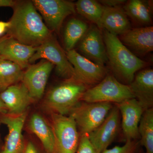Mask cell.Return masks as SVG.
I'll return each mask as SVG.
<instances>
[{"label":"cell","instance_id":"6da1fadb","mask_svg":"<svg viewBox=\"0 0 153 153\" xmlns=\"http://www.w3.org/2000/svg\"><path fill=\"white\" fill-rule=\"evenodd\" d=\"M7 35L20 43L38 47L52 35L32 1L16 2Z\"/></svg>","mask_w":153,"mask_h":153},{"label":"cell","instance_id":"7a4b0ae2","mask_svg":"<svg viewBox=\"0 0 153 153\" xmlns=\"http://www.w3.org/2000/svg\"><path fill=\"white\" fill-rule=\"evenodd\" d=\"M103 38L108 60L114 73L125 84L128 85L135 73L147 63L132 53L116 35L105 30Z\"/></svg>","mask_w":153,"mask_h":153},{"label":"cell","instance_id":"3957f363","mask_svg":"<svg viewBox=\"0 0 153 153\" xmlns=\"http://www.w3.org/2000/svg\"><path fill=\"white\" fill-rule=\"evenodd\" d=\"M88 88L73 79H66L49 90L44 99V105L52 113L68 116L81 101Z\"/></svg>","mask_w":153,"mask_h":153},{"label":"cell","instance_id":"277c9868","mask_svg":"<svg viewBox=\"0 0 153 153\" xmlns=\"http://www.w3.org/2000/svg\"><path fill=\"white\" fill-rule=\"evenodd\" d=\"M132 98L134 97L129 85L121 83L109 74L98 84L87 89L81 101L117 104Z\"/></svg>","mask_w":153,"mask_h":153},{"label":"cell","instance_id":"5b68a950","mask_svg":"<svg viewBox=\"0 0 153 153\" xmlns=\"http://www.w3.org/2000/svg\"><path fill=\"white\" fill-rule=\"evenodd\" d=\"M113 106L110 102L81 101L68 116L74 120L79 136L88 135L104 121Z\"/></svg>","mask_w":153,"mask_h":153},{"label":"cell","instance_id":"8992f818","mask_svg":"<svg viewBox=\"0 0 153 153\" xmlns=\"http://www.w3.org/2000/svg\"><path fill=\"white\" fill-rule=\"evenodd\" d=\"M41 59L47 60L53 64L56 74L59 77L65 80L73 77L74 68L68 61L66 52L53 35L36 47L30 63L31 64Z\"/></svg>","mask_w":153,"mask_h":153},{"label":"cell","instance_id":"52a82bcc","mask_svg":"<svg viewBox=\"0 0 153 153\" xmlns=\"http://www.w3.org/2000/svg\"><path fill=\"white\" fill-rule=\"evenodd\" d=\"M51 120L55 136V153H76L80 136L73 118L52 113Z\"/></svg>","mask_w":153,"mask_h":153},{"label":"cell","instance_id":"ba28073f","mask_svg":"<svg viewBox=\"0 0 153 153\" xmlns=\"http://www.w3.org/2000/svg\"><path fill=\"white\" fill-rule=\"evenodd\" d=\"M68 61L73 66L74 74L71 79L88 88L96 85L107 75L104 66L97 64L82 56L74 49L66 52Z\"/></svg>","mask_w":153,"mask_h":153},{"label":"cell","instance_id":"9c48e42d","mask_svg":"<svg viewBox=\"0 0 153 153\" xmlns=\"http://www.w3.org/2000/svg\"><path fill=\"white\" fill-rule=\"evenodd\" d=\"M45 25L51 32L58 33L66 17L76 13L75 4L64 0H33Z\"/></svg>","mask_w":153,"mask_h":153},{"label":"cell","instance_id":"30bf717a","mask_svg":"<svg viewBox=\"0 0 153 153\" xmlns=\"http://www.w3.org/2000/svg\"><path fill=\"white\" fill-rule=\"evenodd\" d=\"M120 127V113L115 105L101 124L87 135L97 153H101L108 149L117 136Z\"/></svg>","mask_w":153,"mask_h":153},{"label":"cell","instance_id":"8fae6325","mask_svg":"<svg viewBox=\"0 0 153 153\" xmlns=\"http://www.w3.org/2000/svg\"><path fill=\"white\" fill-rule=\"evenodd\" d=\"M54 66L44 59L30 64L24 72L22 82L30 93L33 101H38L44 95L47 81Z\"/></svg>","mask_w":153,"mask_h":153},{"label":"cell","instance_id":"7c38bea8","mask_svg":"<svg viewBox=\"0 0 153 153\" xmlns=\"http://www.w3.org/2000/svg\"><path fill=\"white\" fill-rule=\"evenodd\" d=\"M115 105L120 113L121 126L125 142L127 140H139V125L144 109L135 98L126 100Z\"/></svg>","mask_w":153,"mask_h":153},{"label":"cell","instance_id":"4fadbf2b","mask_svg":"<svg viewBox=\"0 0 153 153\" xmlns=\"http://www.w3.org/2000/svg\"><path fill=\"white\" fill-rule=\"evenodd\" d=\"M27 116L26 112L18 115L0 114V124L7 126L9 131L1 153H21L23 151L25 146L22 130Z\"/></svg>","mask_w":153,"mask_h":153},{"label":"cell","instance_id":"5bb4252c","mask_svg":"<svg viewBox=\"0 0 153 153\" xmlns=\"http://www.w3.org/2000/svg\"><path fill=\"white\" fill-rule=\"evenodd\" d=\"M82 55L97 64L104 66L108 60L105 45L100 30L92 25L88 28L79 45Z\"/></svg>","mask_w":153,"mask_h":153},{"label":"cell","instance_id":"9a60e30c","mask_svg":"<svg viewBox=\"0 0 153 153\" xmlns=\"http://www.w3.org/2000/svg\"><path fill=\"white\" fill-rule=\"evenodd\" d=\"M36 47L25 45L8 36L0 44V57L19 65L23 70L30 66Z\"/></svg>","mask_w":153,"mask_h":153},{"label":"cell","instance_id":"2e32d148","mask_svg":"<svg viewBox=\"0 0 153 153\" xmlns=\"http://www.w3.org/2000/svg\"><path fill=\"white\" fill-rule=\"evenodd\" d=\"M0 99L6 105L9 114L26 112L33 101L28 89L22 82L11 85L0 93Z\"/></svg>","mask_w":153,"mask_h":153},{"label":"cell","instance_id":"e0dca14e","mask_svg":"<svg viewBox=\"0 0 153 153\" xmlns=\"http://www.w3.org/2000/svg\"><path fill=\"white\" fill-rule=\"evenodd\" d=\"M134 98L144 110L153 106V71L144 69L135 75L133 80L129 84Z\"/></svg>","mask_w":153,"mask_h":153},{"label":"cell","instance_id":"ac0fdd59","mask_svg":"<svg viewBox=\"0 0 153 153\" xmlns=\"http://www.w3.org/2000/svg\"><path fill=\"white\" fill-rule=\"evenodd\" d=\"M121 36L123 44L140 55H145L153 51V26L130 29Z\"/></svg>","mask_w":153,"mask_h":153},{"label":"cell","instance_id":"d6986e66","mask_svg":"<svg viewBox=\"0 0 153 153\" xmlns=\"http://www.w3.org/2000/svg\"><path fill=\"white\" fill-rule=\"evenodd\" d=\"M101 25L102 28L116 36L123 35L131 29L130 23L127 16L124 10L120 7H104Z\"/></svg>","mask_w":153,"mask_h":153},{"label":"cell","instance_id":"ffe728a7","mask_svg":"<svg viewBox=\"0 0 153 153\" xmlns=\"http://www.w3.org/2000/svg\"><path fill=\"white\" fill-rule=\"evenodd\" d=\"M28 127L41 141L47 153H55V139L53 130L41 115L33 114L29 120Z\"/></svg>","mask_w":153,"mask_h":153},{"label":"cell","instance_id":"44dd1931","mask_svg":"<svg viewBox=\"0 0 153 153\" xmlns=\"http://www.w3.org/2000/svg\"><path fill=\"white\" fill-rule=\"evenodd\" d=\"M24 72L19 65L0 57V93L22 82Z\"/></svg>","mask_w":153,"mask_h":153},{"label":"cell","instance_id":"7402d4cb","mask_svg":"<svg viewBox=\"0 0 153 153\" xmlns=\"http://www.w3.org/2000/svg\"><path fill=\"white\" fill-rule=\"evenodd\" d=\"M88 28V25L79 19L73 18L68 21L63 35L64 47L66 52L74 49L76 44L83 38Z\"/></svg>","mask_w":153,"mask_h":153},{"label":"cell","instance_id":"603a6c76","mask_svg":"<svg viewBox=\"0 0 153 153\" xmlns=\"http://www.w3.org/2000/svg\"><path fill=\"white\" fill-rule=\"evenodd\" d=\"M140 144L146 153H153V108L143 113L138 127Z\"/></svg>","mask_w":153,"mask_h":153},{"label":"cell","instance_id":"cb8c5ba5","mask_svg":"<svg viewBox=\"0 0 153 153\" xmlns=\"http://www.w3.org/2000/svg\"><path fill=\"white\" fill-rule=\"evenodd\" d=\"M76 11L82 16L102 29L101 19L104 7L94 0H79L75 4Z\"/></svg>","mask_w":153,"mask_h":153},{"label":"cell","instance_id":"d4e9b609","mask_svg":"<svg viewBox=\"0 0 153 153\" xmlns=\"http://www.w3.org/2000/svg\"><path fill=\"white\" fill-rule=\"evenodd\" d=\"M126 14L134 22L142 25H149L151 22L149 7L146 2L141 0H131L124 6Z\"/></svg>","mask_w":153,"mask_h":153},{"label":"cell","instance_id":"484cf974","mask_svg":"<svg viewBox=\"0 0 153 153\" xmlns=\"http://www.w3.org/2000/svg\"><path fill=\"white\" fill-rule=\"evenodd\" d=\"M140 148L139 140H127L123 146L107 149L101 153H137Z\"/></svg>","mask_w":153,"mask_h":153},{"label":"cell","instance_id":"4316f807","mask_svg":"<svg viewBox=\"0 0 153 153\" xmlns=\"http://www.w3.org/2000/svg\"><path fill=\"white\" fill-rule=\"evenodd\" d=\"M79 136L76 153H97L89 141L87 135Z\"/></svg>","mask_w":153,"mask_h":153},{"label":"cell","instance_id":"83f0119b","mask_svg":"<svg viewBox=\"0 0 153 153\" xmlns=\"http://www.w3.org/2000/svg\"><path fill=\"white\" fill-rule=\"evenodd\" d=\"M99 1L104 7H120L121 5L125 2L126 1L123 0H103Z\"/></svg>","mask_w":153,"mask_h":153},{"label":"cell","instance_id":"f1b7e54d","mask_svg":"<svg viewBox=\"0 0 153 153\" xmlns=\"http://www.w3.org/2000/svg\"><path fill=\"white\" fill-rule=\"evenodd\" d=\"M10 23L9 22L0 21V38L2 37L3 35L7 32L10 27Z\"/></svg>","mask_w":153,"mask_h":153},{"label":"cell","instance_id":"f546056e","mask_svg":"<svg viewBox=\"0 0 153 153\" xmlns=\"http://www.w3.org/2000/svg\"><path fill=\"white\" fill-rule=\"evenodd\" d=\"M25 153H38V152L34 144L32 142H29L25 148Z\"/></svg>","mask_w":153,"mask_h":153},{"label":"cell","instance_id":"4dcf8cb0","mask_svg":"<svg viewBox=\"0 0 153 153\" xmlns=\"http://www.w3.org/2000/svg\"><path fill=\"white\" fill-rule=\"evenodd\" d=\"M16 2L12 0H0V7H13Z\"/></svg>","mask_w":153,"mask_h":153},{"label":"cell","instance_id":"1f68e13d","mask_svg":"<svg viewBox=\"0 0 153 153\" xmlns=\"http://www.w3.org/2000/svg\"><path fill=\"white\" fill-rule=\"evenodd\" d=\"M8 113V111L6 105L0 99V114Z\"/></svg>","mask_w":153,"mask_h":153},{"label":"cell","instance_id":"d6a6232c","mask_svg":"<svg viewBox=\"0 0 153 153\" xmlns=\"http://www.w3.org/2000/svg\"><path fill=\"white\" fill-rule=\"evenodd\" d=\"M8 36L7 35H6L0 38V44H1V43L4 40H5V39L8 37Z\"/></svg>","mask_w":153,"mask_h":153},{"label":"cell","instance_id":"836d02e7","mask_svg":"<svg viewBox=\"0 0 153 153\" xmlns=\"http://www.w3.org/2000/svg\"><path fill=\"white\" fill-rule=\"evenodd\" d=\"M137 153H146L145 152H144V151L142 149H141L140 148L139 150L138 151Z\"/></svg>","mask_w":153,"mask_h":153},{"label":"cell","instance_id":"e575fe53","mask_svg":"<svg viewBox=\"0 0 153 153\" xmlns=\"http://www.w3.org/2000/svg\"></svg>","mask_w":153,"mask_h":153}]
</instances>
